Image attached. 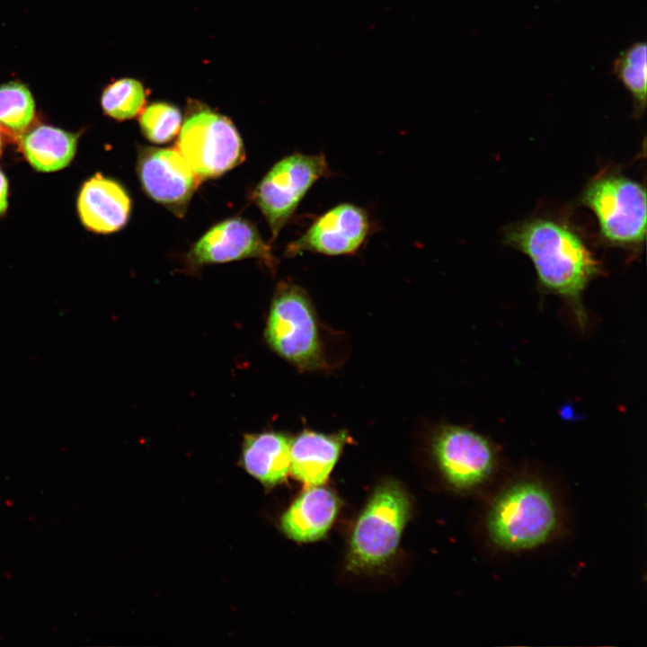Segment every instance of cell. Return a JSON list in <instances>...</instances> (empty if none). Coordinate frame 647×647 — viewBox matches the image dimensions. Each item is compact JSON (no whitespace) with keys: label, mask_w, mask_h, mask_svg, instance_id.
<instances>
[{"label":"cell","mask_w":647,"mask_h":647,"mask_svg":"<svg viewBox=\"0 0 647 647\" xmlns=\"http://www.w3.org/2000/svg\"><path fill=\"white\" fill-rule=\"evenodd\" d=\"M137 170L146 194L175 216H184L200 177L177 149L141 148Z\"/></svg>","instance_id":"cell-10"},{"label":"cell","mask_w":647,"mask_h":647,"mask_svg":"<svg viewBox=\"0 0 647 647\" xmlns=\"http://www.w3.org/2000/svg\"><path fill=\"white\" fill-rule=\"evenodd\" d=\"M375 230L376 224L368 210L353 203H339L316 217L297 239L289 243L285 256L291 258L305 253L352 255L359 252Z\"/></svg>","instance_id":"cell-9"},{"label":"cell","mask_w":647,"mask_h":647,"mask_svg":"<svg viewBox=\"0 0 647 647\" xmlns=\"http://www.w3.org/2000/svg\"><path fill=\"white\" fill-rule=\"evenodd\" d=\"M485 497L482 534L497 554L535 551L567 532V516L558 491L537 472L522 470L507 475Z\"/></svg>","instance_id":"cell-1"},{"label":"cell","mask_w":647,"mask_h":647,"mask_svg":"<svg viewBox=\"0 0 647 647\" xmlns=\"http://www.w3.org/2000/svg\"><path fill=\"white\" fill-rule=\"evenodd\" d=\"M612 71L631 96L633 115L641 118L647 100L646 43L636 41L620 51L613 62Z\"/></svg>","instance_id":"cell-17"},{"label":"cell","mask_w":647,"mask_h":647,"mask_svg":"<svg viewBox=\"0 0 647 647\" xmlns=\"http://www.w3.org/2000/svg\"><path fill=\"white\" fill-rule=\"evenodd\" d=\"M581 203L594 214L606 244L635 253L646 236V190L620 173H600L582 191Z\"/></svg>","instance_id":"cell-4"},{"label":"cell","mask_w":647,"mask_h":647,"mask_svg":"<svg viewBox=\"0 0 647 647\" xmlns=\"http://www.w3.org/2000/svg\"><path fill=\"white\" fill-rule=\"evenodd\" d=\"M76 136L50 126H40L24 135L21 146L31 165L49 173L65 168L76 150Z\"/></svg>","instance_id":"cell-16"},{"label":"cell","mask_w":647,"mask_h":647,"mask_svg":"<svg viewBox=\"0 0 647 647\" xmlns=\"http://www.w3.org/2000/svg\"><path fill=\"white\" fill-rule=\"evenodd\" d=\"M1 150H2V142H1V137H0V155H1Z\"/></svg>","instance_id":"cell-22"},{"label":"cell","mask_w":647,"mask_h":647,"mask_svg":"<svg viewBox=\"0 0 647 647\" xmlns=\"http://www.w3.org/2000/svg\"><path fill=\"white\" fill-rule=\"evenodd\" d=\"M340 505L333 491L322 485L309 486L282 515L281 529L297 542L319 540L333 524Z\"/></svg>","instance_id":"cell-13"},{"label":"cell","mask_w":647,"mask_h":647,"mask_svg":"<svg viewBox=\"0 0 647 647\" xmlns=\"http://www.w3.org/2000/svg\"><path fill=\"white\" fill-rule=\"evenodd\" d=\"M139 124L144 136L153 143L172 140L182 127V114L177 107L166 102H155L141 113Z\"/></svg>","instance_id":"cell-20"},{"label":"cell","mask_w":647,"mask_h":647,"mask_svg":"<svg viewBox=\"0 0 647 647\" xmlns=\"http://www.w3.org/2000/svg\"><path fill=\"white\" fill-rule=\"evenodd\" d=\"M349 437L304 430L291 442L289 472L307 486L323 485L336 465Z\"/></svg>","instance_id":"cell-14"},{"label":"cell","mask_w":647,"mask_h":647,"mask_svg":"<svg viewBox=\"0 0 647 647\" xmlns=\"http://www.w3.org/2000/svg\"><path fill=\"white\" fill-rule=\"evenodd\" d=\"M77 208L86 228L107 234L118 231L126 225L131 201L120 183L97 173L82 186Z\"/></svg>","instance_id":"cell-12"},{"label":"cell","mask_w":647,"mask_h":647,"mask_svg":"<svg viewBox=\"0 0 647 647\" xmlns=\"http://www.w3.org/2000/svg\"><path fill=\"white\" fill-rule=\"evenodd\" d=\"M34 111L32 95L24 84L11 82L0 85V125L21 132L33 120Z\"/></svg>","instance_id":"cell-19"},{"label":"cell","mask_w":647,"mask_h":647,"mask_svg":"<svg viewBox=\"0 0 647 647\" xmlns=\"http://www.w3.org/2000/svg\"><path fill=\"white\" fill-rule=\"evenodd\" d=\"M188 258L194 265L257 258L270 270L276 267L270 246L255 226L242 217L226 219L210 228L193 245Z\"/></svg>","instance_id":"cell-11"},{"label":"cell","mask_w":647,"mask_h":647,"mask_svg":"<svg viewBox=\"0 0 647 647\" xmlns=\"http://www.w3.org/2000/svg\"><path fill=\"white\" fill-rule=\"evenodd\" d=\"M265 338L276 353L302 369L323 364L314 308L306 292L295 284L279 283L270 308Z\"/></svg>","instance_id":"cell-6"},{"label":"cell","mask_w":647,"mask_h":647,"mask_svg":"<svg viewBox=\"0 0 647 647\" xmlns=\"http://www.w3.org/2000/svg\"><path fill=\"white\" fill-rule=\"evenodd\" d=\"M177 150L201 178H215L241 164V137L226 117L209 109L191 113L181 127Z\"/></svg>","instance_id":"cell-8"},{"label":"cell","mask_w":647,"mask_h":647,"mask_svg":"<svg viewBox=\"0 0 647 647\" xmlns=\"http://www.w3.org/2000/svg\"><path fill=\"white\" fill-rule=\"evenodd\" d=\"M503 242L530 259L541 289L558 296L585 329L589 315L582 297L604 270L581 233L561 217L536 216L506 226Z\"/></svg>","instance_id":"cell-2"},{"label":"cell","mask_w":647,"mask_h":647,"mask_svg":"<svg viewBox=\"0 0 647 647\" xmlns=\"http://www.w3.org/2000/svg\"><path fill=\"white\" fill-rule=\"evenodd\" d=\"M8 183L5 176L0 170V215L7 208L8 205Z\"/></svg>","instance_id":"cell-21"},{"label":"cell","mask_w":647,"mask_h":647,"mask_svg":"<svg viewBox=\"0 0 647 647\" xmlns=\"http://www.w3.org/2000/svg\"><path fill=\"white\" fill-rule=\"evenodd\" d=\"M102 107L105 113L118 120L137 115L146 102L143 84L132 78H122L108 85L102 93Z\"/></svg>","instance_id":"cell-18"},{"label":"cell","mask_w":647,"mask_h":647,"mask_svg":"<svg viewBox=\"0 0 647 647\" xmlns=\"http://www.w3.org/2000/svg\"><path fill=\"white\" fill-rule=\"evenodd\" d=\"M292 440L279 432H263L245 437L242 460L246 471L265 485L283 482L290 467Z\"/></svg>","instance_id":"cell-15"},{"label":"cell","mask_w":647,"mask_h":647,"mask_svg":"<svg viewBox=\"0 0 647 647\" xmlns=\"http://www.w3.org/2000/svg\"><path fill=\"white\" fill-rule=\"evenodd\" d=\"M411 507L409 495L398 482L379 483L354 524L347 568L359 572L386 564L396 553Z\"/></svg>","instance_id":"cell-3"},{"label":"cell","mask_w":647,"mask_h":647,"mask_svg":"<svg viewBox=\"0 0 647 647\" xmlns=\"http://www.w3.org/2000/svg\"><path fill=\"white\" fill-rule=\"evenodd\" d=\"M332 175L324 154L293 153L277 162L253 192L271 232V241L292 217L310 189Z\"/></svg>","instance_id":"cell-7"},{"label":"cell","mask_w":647,"mask_h":647,"mask_svg":"<svg viewBox=\"0 0 647 647\" xmlns=\"http://www.w3.org/2000/svg\"><path fill=\"white\" fill-rule=\"evenodd\" d=\"M439 472L452 491L485 496L502 478L498 447L484 435L466 427H442L432 441Z\"/></svg>","instance_id":"cell-5"}]
</instances>
